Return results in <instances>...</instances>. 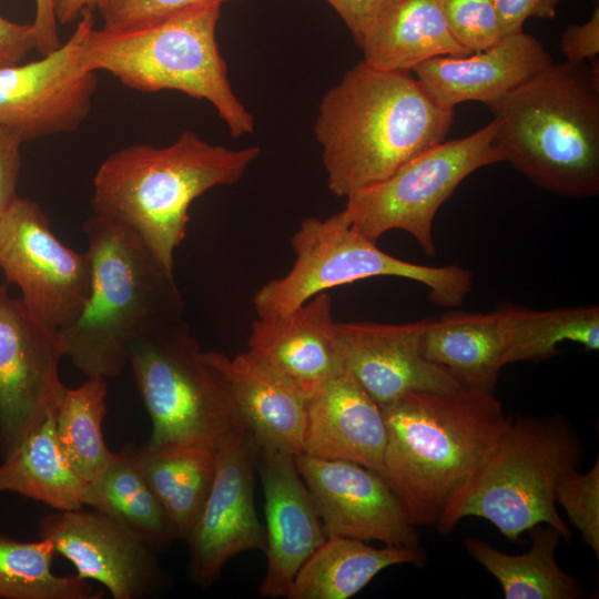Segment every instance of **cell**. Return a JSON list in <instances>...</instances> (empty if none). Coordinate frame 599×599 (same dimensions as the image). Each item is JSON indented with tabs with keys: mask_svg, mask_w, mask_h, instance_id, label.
<instances>
[{
	"mask_svg": "<svg viewBox=\"0 0 599 599\" xmlns=\"http://www.w3.org/2000/svg\"><path fill=\"white\" fill-rule=\"evenodd\" d=\"M128 363L152 422L146 445L217 448L230 433L245 427L223 376L183 316L135 338Z\"/></svg>",
	"mask_w": 599,
	"mask_h": 599,
	"instance_id": "cell-8",
	"label": "cell"
},
{
	"mask_svg": "<svg viewBox=\"0 0 599 599\" xmlns=\"http://www.w3.org/2000/svg\"><path fill=\"white\" fill-rule=\"evenodd\" d=\"M257 445L246 428L230 433L216 448L214 479L186 539L187 571L199 586L210 587L234 556L265 551V530L254 504Z\"/></svg>",
	"mask_w": 599,
	"mask_h": 599,
	"instance_id": "cell-14",
	"label": "cell"
},
{
	"mask_svg": "<svg viewBox=\"0 0 599 599\" xmlns=\"http://www.w3.org/2000/svg\"><path fill=\"white\" fill-rule=\"evenodd\" d=\"M84 506L141 535L158 550L173 541L165 512L144 478L134 445L114 453L103 473L87 486Z\"/></svg>",
	"mask_w": 599,
	"mask_h": 599,
	"instance_id": "cell-30",
	"label": "cell"
},
{
	"mask_svg": "<svg viewBox=\"0 0 599 599\" xmlns=\"http://www.w3.org/2000/svg\"><path fill=\"white\" fill-rule=\"evenodd\" d=\"M229 0H98L97 9L104 28H121L163 18L194 7Z\"/></svg>",
	"mask_w": 599,
	"mask_h": 599,
	"instance_id": "cell-35",
	"label": "cell"
},
{
	"mask_svg": "<svg viewBox=\"0 0 599 599\" xmlns=\"http://www.w3.org/2000/svg\"><path fill=\"white\" fill-rule=\"evenodd\" d=\"M425 562L420 546L375 548L361 539L329 536L297 571L287 598L347 599L388 567Z\"/></svg>",
	"mask_w": 599,
	"mask_h": 599,
	"instance_id": "cell-25",
	"label": "cell"
},
{
	"mask_svg": "<svg viewBox=\"0 0 599 599\" xmlns=\"http://www.w3.org/2000/svg\"><path fill=\"white\" fill-rule=\"evenodd\" d=\"M54 547L50 540L19 541L0 534V598L97 599L88 579L52 571Z\"/></svg>",
	"mask_w": 599,
	"mask_h": 599,
	"instance_id": "cell-32",
	"label": "cell"
},
{
	"mask_svg": "<svg viewBox=\"0 0 599 599\" xmlns=\"http://www.w3.org/2000/svg\"><path fill=\"white\" fill-rule=\"evenodd\" d=\"M410 72L362 60L324 94L314 133L334 195L378 183L446 140L454 110L437 105Z\"/></svg>",
	"mask_w": 599,
	"mask_h": 599,
	"instance_id": "cell-1",
	"label": "cell"
},
{
	"mask_svg": "<svg viewBox=\"0 0 599 599\" xmlns=\"http://www.w3.org/2000/svg\"><path fill=\"white\" fill-rule=\"evenodd\" d=\"M0 268L29 311L55 331L80 314L91 291L87 252L63 244L41 206L26 197L0 216Z\"/></svg>",
	"mask_w": 599,
	"mask_h": 599,
	"instance_id": "cell-11",
	"label": "cell"
},
{
	"mask_svg": "<svg viewBox=\"0 0 599 599\" xmlns=\"http://www.w3.org/2000/svg\"><path fill=\"white\" fill-rule=\"evenodd\" d=\"M256 466L265 499L267 568L264 598H287L293 580L327 535L294 455L257 447Z\"/></svg>",
	"mask_w": 599,
	"mask_h": 599,
	"instance_id": "cell-18",
	"label": "cell"
},
{
	"mask_svg": "<svg viewBox=\"0 0 599 599\" xmlns=\"http://www.w3.org/2000/svg\"><path fill=\"white\" fill-rule=\"evenodd\" d=\"M106 394V379L87 378L77 388L64 387L54 412L59 447L87 486L103 473L114 456L102 429Z\"/></svg>",
	"mask_w": 599,
	"mask_h": 599,
	"instance_id": "cell-31",
	"label": "cell"
},
{
	"mask_svg": "<svg viewBox=\"0 0 599 599\" xmlns=\"http://www.w3.org/2000/svg\"><path fill=\"white\" fill-rule=\"evenodd\" d=\"M39 538L51 541L83 579L104 586L114 599H142L165 587L158 549L99 510H58L40 519Z\"/></svg>",
	"mask_w": 599,
	"mask_h": 599,
	"instance_id": "cell-15",
	"label": "cell"
},
{
	"mask_svg": "<svg viewBox=\"0 0 599 599\" xmlns=\"http://www.w3.org/2000/svg\"><path fill=\"white\" fill-rule=\"evenodd\" d=\"M561 51L569 62L595 60L599 53L598 0L591 18L582 24H569L560 40Z\"/></svg>",
	"mask_w": 599,
	"mask_h": 599,
	"instance_id": "cell-37",
	"label": "cell"
},
{
	"mask_svg": "<svg viewBox=\"0 0 599 599\" xmlns=\"http://www.w3.org/2000/svg\"><path fill=\"white\" fill-rule=\"evenodd\" d=\"M347 26L355 42L383 0H326Z\"/></svg>",
	"mask_w": 599,
	"mask_h": 599,
	"instance_id": "cell-41",
	"label": "cell"
},
{
	"mask_svg": "<svg viewBox=\"0 0 599 599\" xmlns=\"http://www.w3.org/2000/svg\"><path fill=\"white\" fill-rule=\"evenodd\" d=\"M59 331L39 321L0 285V455L3 457L57 407L64 389Z\"/></svg>",
	"mask_w": 599,
	"mask_h": 599,
	"instance_id": "cell-13",
	"label": "cell"
},
{
	"mask_svg": "<svg viewBox=\"0 0 599 599\" xmlns=\"http://www.w3.org/2000/svg\"><path fill=\"white\" fill-rule=\"evenodd\" d=\"M447 27L470 53L497 44L504 37L493 0H440Z\"/></svg>",
	"mask_w": 599,
	"mask_h": 599,
	"instance_id": "cell-34",
	"label": "cell"
},
{
	"mask_svg": "<svg viewBox=\"0 0 599 599\" xmlns=\"http://www.w3.org/2000/svg\"><path fill=\"white\" fill-rule=\"evenodd\" d=\"M140 468L160 501L174 540L186 541L211 489L216 448L135 446Z\"/></svg>",
	"mask_w": 599,
	"mask_h": 599,
	"instance_id": "cell-26",
	"label": "cell"
},
{
	"mask_svg": "<svg viewBox=\"0 0 599 599\" xmlns=\"http://www.w3.org/2000/svg\"><path fill=\"white\" fill-rule=\"evenodd\" d=\"M582 445L567 418H511L479 465L451 497L436 528L451 532L465 517L487 519L511 542L538 524L571 532L558 512L555 489L560 476L581 460Z\"/></svg>",
	"mask_w": 599,
	"mask_h": 599,
	"instance_id": "cell-7",
	"label": "cell"
},
{
	"mask_svg": "<svg viewBox=\"0 0 599 599\" xmlns=\"http://www.w3.org/2000/svg\"><path fill=\"white\" fill-rule=\"evenodd\" d=\"M92 281L80 314L59 331L64 356L87 378H115L130 344L183 314L174 278L128 227L93 214L83 224Z\"/></svg>",
	"mask_w": 599,
	"mask_h": 599,
	"instance_id": "cell-5",
	"label": "cell"
},
{
	"mask_svg": "<svg viewBox=\"0 0 599 599\" xmlns=\"http://www.w3.org/2000/svg\"><path fill=\"white\" fill-rule=\"evenodd\" d=\"M221 3H209L121 28L92 27L82 65L105 71L141 92L174 90L206 100L233 138L254 131V118L235 95L216 40Z\"/></svg>",
	"mask_w": 599,
	"mask_h": 599,
	"instance_id": "cell-6",
	"label": "cell"
},
{
	"mask_svg": "<svg viewBox=\"0 0 599 599\" xmlns=\"http://www.w3.org/2000/svg\"><path fill=\"white\" fill-rule=\"evenodd\" d=\"M328 292L283 316L252 323L247 352L306 397L345 369Z\"/></svg>",
	"mask_w": 599,
	"mask_h": 599,
	"instance_id": "cell-19",
	"label": "cell"
},
{
	"mask_svg": "<svg viewBox=\"0 0 599 599\" xmlns=\"http://www.w3.org/2000/svg\"><path fill=\"white\" fill-rule=\"evenodd\" d=\"M504 35L522 31L529 18H554L559 0H493Z\"/></svg>",
	"mask_w": 599,
	"mask_h": 599,
	"instance_id": "cell-38",
	"label": "cell"
},
{
	"mask_svg": "<svg viewBox=\"0 0 599 599\" xmlns=\"http://www.w3.org/2000/svg\"><path fill=\"white\" fill-rule=\"evenodd\" d=\"M98 0H57L55 18L59 24H69L87 9H94Z\"/></svg>",
	"mask_w": 599,
	"mask_h": 599,
	"instance_id": "cell-42",
	"label": "cell"
},
{
	"mask_svg": "<svg viewBox=\"0 0 599 599\" xmlns=\"http://www.w3.org/2000/svg\"><path fill=\"white\" fill-rule=\"evenodd\" d=\"M494 119L473 134L444 141L407 161L387 179L346 197L341 211L373 242L388 231L409 233L430 257L437 255L433 224L439 207L476 170L504 162Z\"/></svg>",
	"mask_w": 599,
	"mask_h": 599,
	"instance_id": "cell-10",
	"label": "cell"
},
{
	"mask_svg": "<svg viewBox=\"0 0 599 599\" xmlns=\"http://www.w3.org/2000/svg\"><path fill=\"white\" fill-rule=\"evenodd\" d=\"M261 149L233 150L182 132L171 144H131L111 153L92 181L93 214L134 232L174 272L191 204L209 190L238 182Z\"/></svg>",
	"mask_w": 599,
	"mask_h": 599,
	"instance_id": "cell-3",
	"label": "cell"
},
{
	"mask_svg": "<svg viewBox=\"0 0 599 599\" xmlns=\"http://www.w3.org/2000/svg\"><path fill=\"white\" fill-rule=\"evenodd\" d=\"M35 50L32 23H18L0 14V69L21 62Z\"/></svg>",
	"mask_w": 599,
	"mask_h": 599,
	"instance_id": "cell-39",
	"label": "cell"
},
{
	"mask_svg": "<svg viewBox=\"0 0 599 599\" xmlns=\"http://www.w3.org/2000/svg\"><path fill=\"white\" fill-rule=\"evenodd\" d=\"M504 333L497 311L451 309L427 317L423 356L444 366L464 388L495 394L504 365Z\"/></svg>",
	"mask_w": 599,
	"mask_h": 599,
	"instance_id": "cell-24",
	"label": "cell"
},
{
	"mask_svg": "<svg viewBox=\"0 0 599 599\" xmlns=\"http://www.w3.org/2000/svg\"><path fill=\"white\" fill-rule=\"evenodd\" d=\"M427 318L405 324L336 323L344 367L384 406L412 392L447 393L461 388L441 365L420 349Z\"/></svg>",
	"mask_w": 599,
	"mask_h": 599,
	"instance_id": "cell-17",
	"label": "cell"
},
{
	"mask_svg": "<svg viewBox=\"0 0 599 599\" xmlns=\"http://www.w3.org/2000/svg\"><path fill=\"white\" fill-rule=\"evenodd\" d=\"M93 9L80 16L71 37L39 60L0 69V126L23 142L75 131L89 116L97 73L81 63Z\"/></svg>",
	"mask_w": 599,
	"mask_h": 599,
	"instance_id": "cell-12",
	"label": "cell"
},
{
	"mask_svg": "<svg viewBox=\"0 0 599 599\" xmlns=\"http://www.w3.org/2000/svg\"><path fill=\"white\" fill-rule=\"evenodd\" d=\"M306 412L302 453L382 474L387 438L382 407L346 368L307 397Z\"/></svg>",
	"mask_w": 599,
	"mask_h": 599,
	"instance_id": "cell-21",
	"label": "cell"
},
{
	"mask_svg": "<svg viewBox=\"0 0 599 599\" xmlns=\"http://www.w3.org/2000/svg\"><path fill=\"white\" fill-rule=\"evenodd\" d=\"M386 447L380 476L416 526H436L510 419L495 394L412 392L380 406Z\"/></svg>",
	"mask_w": 599,
	"mask_h": 599,
	"instance_id": "cell-2",
	"label": "cell"
},
{
	"mask_svg": "<svg viewBox=\"0 0 599 599\" xmlns=\"http://www.w3.org/2000/svg\"><path fill=\"white\" fill-rule=\"evenodd\" d=\"M223 376L236 409L257 447L297 455L303 450L307 397L247 351L233 357L206 352Z\"/></svg>",
	"mask_w": 599,
	"mask_h": 599,
	"instance_id": "cell-22",
	"label": "cell"
},
{
	"mask_svg": "<svg viewBox=\"0 0 599 599\" xmlns=\"http://www.w3.org/2000/svg\"><path fill=\"white\" fill-rule=\"evenodd\" d=\"M356 43L363 61L382 70L412 71L433 58L471 54L451 35L440 0H383Z\"/></svg>",
	"mask_w": 599,
	"mask_h": 599,
	"instance_id": "cell-23",
	"label": "cell"
},
{
	"mask_svg": "<svg viewBox=\"0 0 599 599\" xmlns=\"http://www.w3.org/2000/svg\"><path fill=\"white\" fill-rule=\"evenodd\" d=\"M34 1L35 16L31 23L35 37V50L40 55H45L62 44L58 30L59 23L55 18L57 0Z\"/></svg>",
	"mask_w": 599,
	"mask_h": 599,
	"instance_id": "cell-40",
	"label": "cell"
},
{
	"mask_svg": "<svg viewBox=\"0 0 599 599\" xmlns=\"http://www.w3.org/2000/svg\"><path fill=\"white\" fill-rule=\"evenodd\" d=\"M552 63L544 44L520 31L495 45L465 57H437L412 71L439 106L454 110L463 102L490 104Z\"/></svg>",
	"mask_w": 599,
	"mask_h": 599,
	"instance_id": "cell-20",
	"label": "cell"
},
{
	"mask_svg": "<svg viewBox=\"0 0 599 599\" xmlns=\"http://www.w3.org/2000/svg\"><path fill=\"white\" fill-rule=\"evenodd\" d=\"M596 60V59H595ZM555 64L488 104L504 162L537 186L582 199L599 193L598 61Z\"/></svg>",
	"mask_w": 599,
	"mask_h": 599,
	"instance_id": "cell-4",
	"label": "cell"
},
{
	"mask_svg": "<svg viewBox=\"0 0 599 599\" xmlns=\"http://www.w3.org/2000/svg\"><path fill=\"white\" fill-rule=\"evenodd\" d=\"M291 243L296 255L292 268L254 294L258 318L283 316L333 287L375 276L420 283L428 288L430 301L446 308L460 306L474 285L471 272L460 265L427 266L385 253L342 212L327 219H305Z\"/></svg>",
	"mask_w": 599,
	"mask_h": 599,
	"instance_id": "cell-9",
	"label": "cell"
},
{
	"mask_svg": "<svg viewBox=\"0 0 599 599\" xmlns=\"http://www.w3.org/2000/svg\"><path fill=\"white\" fill-rule=\"evenodd\" d=\"M23 143L17 133L0 126V216L19 197L17 186L22 165Z\"/></svg>",
	"mask_w": 599,
	"mask_h": 599,
	"instance_id": "cell-36",
	"label": "cell"
},
{
	"mask_svg": "<svg viewBox=\"0 0 599 599\" xmlns=\"http://www.w3.org/2000/svg\"><path fill=\"white\" fill-rule=\"evenodd\" d=\"M496 311L504 333V365L540 363L558 355L557 346L566 341L589 351L599 348L597 305L537 311L502 303Z\"/></svg>",
	"mask_w": 599,
	"mask_h": 599,
	"instance_id": "cell-29",
	"label": "cell"
},
{
	"mask_svg": "<svg viewBox=\"0 0 599 599\" xmlns=\"http://www.w3.org/2000/svg\"><path fill=\"white\" fill-rule=\"evenodd\" d=\"M555 501L599 558V458L587 473L576 468L565 471L557 483Z\"/></svg>",
	"mask_w": 599,
	"mask_h": 599,
	"instance_id": "cell-33",
	"label": "cell"
},
{
	"mask_svg": "<svg viewBox=\"0 0 599 599\" xmlns=\"http://www.w3.org/2000/svg\"><path fill=\"white\" fill-rule=\"evenodd\" d=\"M51 409L0 463V493H16L58 510L84 506L87 485L63 456Z\"/></svg>",
	"mask_w": 599,
	"mask_h": 599,
	"instance_id": "cell-28",
	"label": "cell"
},
{
	"mask_svg": "<svg viewBox=\"0 0 599 599\" xmlns=\"http://www.w3.org/2000/svg\"><path fill=\"white\" fill-rule=\"evenodd\" d=\"M294 459L327 537L378 540L387 546H419L415 526L378 473L354 461L304 453L295 455Z\"/></svg>",
	"mask_w": 599,
	"mask_h": 599,
	"instance_id": "cell-16",
	"label": "cell"
},
{
	"mask_svg": "<svg viewBox=\"0 0 599 599\" xmlns=\"http://www.w3.org/2000/svg\"><path fill=\"white\" fill-rule=\"evenodd\" d=\"M531 545L527 552L509 555L491 545L468 537L467 552L500 583L506 599H579L585 595L580 581L565 572L555 552L562 539L559 530L538 524L528 530Z\"/></svg>",
	"mask_w": 599,
	"mask_h": 599,
	"instance_id": "cell-27",
	"label": "cell"
}]
</instances>
